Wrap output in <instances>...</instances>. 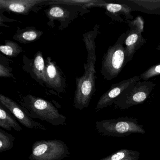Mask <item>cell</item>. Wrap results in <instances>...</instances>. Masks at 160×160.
I'll return each instance as SVG.
<instances>
[{
	"instance_id": "obj_13",
	"label": "cell",
	"mask_w": 160,
	"mask_h": 160,
	"mask_svg": "<svg viewBox=\"0 0 160 160\" xmlns=\"http://www.w3.org/2000/svg\"><path fill=\"white\" fill-rule=\"evenodd\" d=\"M102 8L105 9L106 14L115 21L123 22V18L121 17L122 15L124 17L126 20L133 19L131 14L132 9L126 4L106 2Z\"/></svg>"
},
{
	"instance_id": "obj_2",
	"label": "cell",
	"mask_w": 160,
	"mask_h": 160,
	"mask_svg": "<svg viewBox=\"0 0 160 160\" xmlns=\"http://www.w3.org/2000/svg\"><path fill=\"white\" fill-rule=\"evenodd\" d=\"M20 105L32 118L39 119L55 126L66 124V117L44 99L28 94L23 97Z\"/></svg>"
},
{
	"instance_id": "obj_15",
	"label": "cell",
	"mask_w": 160,
	"mask_h": 160,
	"mask_svg": "<svg viewBox=\"0 0 160 160\" xmlns=\"http://www.w3.org/2000/svg\"><path fill=\"white\" fill-rule=\"evenodd\" d=\"M14 116L11 115L7 112L2 105H0V127L7 131H12L13 129L15 131L20 132L22 128L15 118Z\"/></svg>"
},
{
	"instance_id": "obj_18",
	"label": "cell",
	"mask_w": 160,
	"mask_h": 160,
	"mask_svg": "<svg viewBox=\"0 0 160 160\" xmlns=\"http://www.w3.org/2000/svg\"><path fill=\"white\" fill-rule=\"evenodd\" d=\"M138 155H140L139 152L122 149L99 160H125Z\"/></svg>"
},
{
	"instance_id": "obj_22",
	"label": "cell",
	"mask_w": 160,
	"mask_h": 160,
	"mask_svg": "<svg viewBox=\"0 0 160 160\" xmlns=\"http://www.w3.org/2000/svg\"><path fill=\"white\" fill-rule=\"evenodd\" d=\"M130 28H134L143 32L144 29V21L141 16H138L132 20H126Z\"/></svg>"
},
{
	"instance_id": "obj_7",
	"label": "cell",
	"mask_w": 160,
	"mask_h": 160,
	"mask_svg": "<svg viewBox=\"0 0 160 160\" xmlns=\"http://www.w3.org/2000/svg\"><path fill=\"white\" fill-rule=\"evenodd\" d=\"M0 102L26 128L41 131H45L47 129L43 124L32 119L20 105L9 97L0 94Z\"/></svg>"
},
{
	"instance_id": "obj_10",
	"label": "cell",
	"mask_w": 160,
	"mask_h": 160,
	"mask_svg": "<svg viewBox=\"0 0 160 160\" xmlns=\"http://www.w3.org/2000/svg\"><path fill=\"white\" fill-rule=\"evenodd\" d=\"M64 79L61 69L50 57L47 58L46 64L45 84L48 88L59 92L63 90Z\"/></svg>"
},
{
	"instance_id": "obj_6",
	"label": "cell",
	"mask_w": 160,
	"mask_h": 160,
	"mask_svg": "<svg viewBox=\"0 0 160 160\" xmlns=\"http://www.w3.org/2000/svg\"><path fill=\"white\" fill-rule=\"evenodd\" d=\"M70 154L64 141L58 139L39 140L33 143L30 160H62Z\"/></svg>"
},
{
	"instance_id": "obj_14",
	"label": "cell",
	"mask_w": 160,
	"mask_h": 160,
	"mask_svg": "<svg viewBox=\"0 0 160 160\" xmlns=\"http://www.w3.org/2000/svg\"><path fill=\"white\" fill-rule=\"evenodd\" d=\"M42 34V31L36 29L34 27H27L23 29L18 28L13 38L21 43L28 44L37 41Z\"/></svg>"
},
{
	"instance_id": "obj_17",
	"label": "cell",
	"mask_w": 160,
	"mask_h": 160,
	"mask_svg": "<svg viewBox=\"0 0 160 160\" xmlns=\"http://www.w3.org/2000/svg\"><path fill=\"white\" fill-rule=\"evenodd\" d=\"M0 51L8 57L15 58L22 53L23 49L15 42L6 40L5 41V44L2 45L0 46Z\"/></svg>"
},
{
	"instance_id": "obj_23",
	"label": "cell",
	"mask_w": 160,
	"mask_h": 160,
	"mask_svg": "<svg viewBox=\"0 0 160 160\" xmlns=\"http://www.w3.org/2000/svg\"><path fill=\"white\" fill-rule=\"evenodd\" d=\"M13 77L12 73V69L10 67L6 66L2 62L0 63V77L10 78Z\"/></svg>"
},
{
	"instance_id": "obj_19",
	"label": "cell",
	"mask_w": 160,
	"mask_h": 160,
	"mask_svg": "<svg viewBox=\"0 0 160 160\" xmlns=\"http://www.w3.org/2000/svg\"><path fill=\"white\" fill-rule=\"evenodd\" d=\"M15 138L2 129H0V152L11 149Z\"/></svg>"
},
{
	"instance_id": "obj_1",
	"label": "cell",
	"mask_w": 160,
	"mask_h": 160,
	"mask_svg": "<svg viewBox=\"0 0 160 160\" xmlns=\"http://www.w3.org/2000/svg\"><path fill=\"white\" fill-rule=\"evenodd\" d=\"M100 26L96 25L93 29L83 34V41L87 52V63L84 64L85 72L82 77L76 78V89L75 92L73 105L76 109L82 110L87 108L96 91V61L95 39L99 33Z\"/></svg>"
},
{
	"instance_id": "obj_24",
	"label": "cell",
	"mask_w": 160,
	"mask_h": 160,
	"mask_svg": "<svg viewBox=\"0 0 160 160\" xmlns=\"http://www.w3.org/2000/svg\"><path fill=\"white\" fill-rule=\"evenodd\" d=\"M140 155L134 156V157H132V158H129V159H126L125 160H138L139 159Z\"/></svg>"
},
{
	"instance_id": "obj_21",
	"label": "cell",
	"mask_w": 160,
	"mask_h": 160,
	"mask_svg": "<svg viewBox=\"0 0 160 160\" xmlns=\"http://www.w3.org/2000/svg\"><path fill=\"white\" fill-rule=\"evenodd\" d=\"M160 75V62L152 65L140 75V78L144 81H148L154 77Z\"/></svg>"
},
{
	"instance_id": "obj_5",
	"label": "cell",
	"mask_w": 160,
	"mask_h": 160,
	"mask_svg": "<svg viewBox=\"0 0 160 160\" xmlns=\"http://www.w3.org/2000/svg\"><path fill=\"white\" fill-rule=\"evenodd\" d=\"M151 81H138L127 88L114 102V106L121 110L143 103L155 87Z\"/></svg>"
},
{
	"instance_id": "obj_25",
	"label": "cell",
	"mask_w": 160,
	"mask_h": 160,
	"mask_svg": "<svg viewBox=\"0 0 160 160\" xmlns=\"http://www.w3.org/2000/svg\"><path fill=\"white\" fill-rule=\"evenodd\" d=\"M156 49L160 52V43L157 46V48H156Z\"/></svg>"
},
{
	"instance_id": "obj_20",
	"label": "cell",
	"mask_w": 160,
	"mask_h": 160,
	"mask_svg": "<svg viewBox=\"0 0 160 160\" xmlns=\"http://www.w3.org/2000/svg\"><path fill=\"white\" fill-rule=\"evenodd\" d=\"M129 1L150 11L160 8V0H130Z\"/></svg>"
},
{
	"instance_id": "obj_9",
	"label": "cell",
	"mask_w": 160,
	"mask_h": 160,
	"mask_svg": "<svg viewBox=\"0 0 160 160\" xmlns=\"http://www.w3.org/2000/svg\"><path fill=\"white\" fill-rule=\"evenodd\" d=\"M46 2L42 0H0V10L1 12L27 15L38 5Z\"/></svg>"
},
{
	"instance_id": "obj_11",
	"label": "cell",
	"mask_w": 160,
	"mask_h": 160,
	"mask_svg": "<svg viewBox=\"0 0 160 160\" xmlns=\"http://www.w3.org/2000/svg\"><path fill=\"white\" fill-rule=\"evenodd\" d=\"M126 32L124 45L128 62L132 60L137 50L146 43V40L142 36V32L136 29L130 28Z\"/></svg>"
},
{
	"instance_id": "obj_16",
	"label": "cell",
	"mask_w": 160,
	"mask_h": 160,
	"mask_svg": "<svg viewBox=\"0 0 160 160\" xmlns=\"http://www.w3.org/2000/svg\"><path fill=\"white\" fill-rule=\"evenodd\" d=\"M46 64L42 52L36 53L34 59L32 71L36 78L42 83H45Z\"/></svg>"
},
{
	"instance_id": "obj_12",
	"label": "cell",
	"mask_w": 160,
	"mask_h": 160,
	"mask_svg": "<svg viewBox=\"0 0 160 160\" xmlns=\"http://www.w3.org/2000/svg\"><path fill=\"white\" fill-rule=\"evenodd\" d=\"M71 6L70 3L66 4H54L50 6V8L45 11L47 16L51 22H54L55 20H58L61 23L68 22L72 19L73 16L75 17V16L72 15V12L70 11Z\"/></svg>"
},
{
	"instance_id": "obj_8",
	"label": "cell",
	"mask_w": 160,
	"mask_h": 160,
	"mask_svg": "<svg viewBox=\"0 0 160 160\" xmlns=\"http://www.w3.org/2000/svg\"><path fill=\"white\" fill-rule=\"evenodd\" d=\"M141 79L139 76H135L112 85L110 88L99 99L95 108V112H99L104 108L112 105L128 87Z\"/></svg>"
},
{
	"instance_id": "obj_4",
	"label": "cell",
	"mask_w": 160,
	"mask_h": 160,
	"mask_svg": "<svg viewBox=\"0 0 160 160\" xmlns=\"http://www.w3.org/2000/svg\"><path fill=\"white\" fill-rule=\"evenodd\" d=\"M95 129L99 133L104 136L122 137L132 134L146 133L143 125L137 119L122 117L97 121Z\"/></svg>"
},
{
	"instance_id": "obj_3",
	"label": "cell",
	"mask_w": 160,
	"mask_h": 160,
	"mask_svg": "<svg viewBox=\"0 0 160 160\" xmlns=\"http://www.w3.org/2000/svg\"><path fill=\"white\" fill-rule=\"evenodd\" d=\"M126 35V32L122 33L116 42L109 47L104 55L101 73L106 80H111L116 78L128 63L124 47Z\"/></svg>"
}]
</instances>
